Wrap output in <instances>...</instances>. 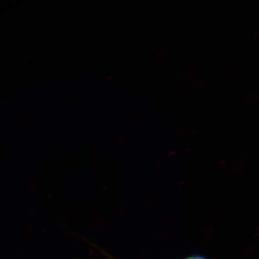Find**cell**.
<instances>
[{
  "instance_id": "1",
  "label": "cell",
  "mask_w": 259,
  "mask_h": 259,
  "mask_svg": "<svg viewBox=\"0 0 259 259\" xmlns=\"http://www.w3.org/2000/svg\"><path fill=\"white\" fill-rule=\"evenodd\" d=\"M186 259H206L203 258V257L202 256H193V257H190V258H186Z\"/></svg>"
},
{
  "instance_id": "2",
  "label": "cell",
  "mask_w": 259,
  "mask_h": 259,
  "mask_svg": "<svg viewBox=\"0 0 259 259\" xmlns=\"http://www.w3.org/2000/svg\"><path fill=\"white\" fill-rule=\"evenodd\" d=\"M109 258H110V257H109ZM110 259H113V258H110Z\"/></svg>"
}]
</instances>
